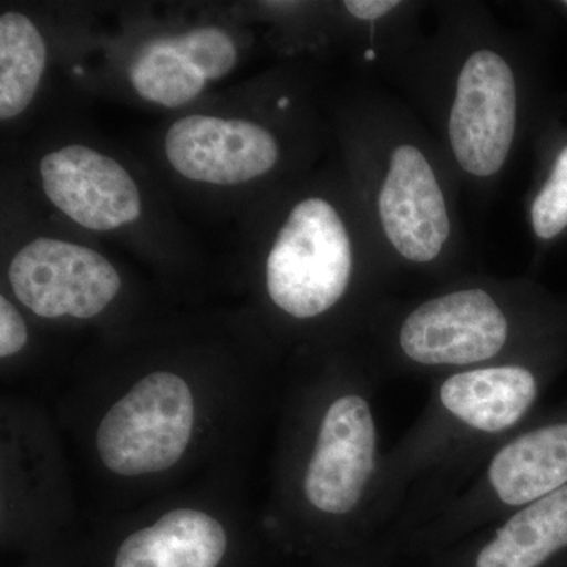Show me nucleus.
<instances>
[{
  "mask_svg": "<svg viewBox=\"0 0 567 567\" xmlns=\"http://www.w3.org/2000/svg\"><path fill=\"white\" fill-rule=\"evenodd\" d=\"M435 28L388 80L431 130L462 189L486 203L532 130L528 43L484 2H431Z\"/></svg>",
  "mask_w": 567,
  "mask_h": 567,
  "instance_id": "obj_1",
  "label": "nucleus"
},
{
  "mask_svg": "<svg viewBox=\"0 0 567 567\" xmlns=\"http://www.w3.org/2000/svg\"><path fill=\"white\" fill-rule=\"evenodd\" d=\"M350 182L394 282L466 274L458 182L431 130L393 91L358 92L342 115Z\"/></svg>",
  "mask_w": 567,
  "mask_h": 567,
  "instance_id": "obj_2",
  "label": "nucleus"
},
{
  "mask_svg": "<svg viewBox=\"0 0 567 567\" xmlns=\"http://www.w3.org/2000/svg\"><path fill=\"white\" fill-rule=\"evenodd\" d=\"M547 350L431 380L423 412L383 456L385 527L410 535L498 443L532 420L546 385Z\"/></svg>",
  "mask_w": 567,
  "mask_h": 567,
  "instance_id": "obj_3",
  "label": "nucleus"
},
{
  "mask_svg": "<svg viewBox=\"0 0 567 567\" xmlns=\"http://www.w3.org/2000/svg\"><path fill=\"white\" fill-rule=\"evenodd\" d=\"M554 323V306L528 279L464 274L421 295H388L360 333L375 379L432 380L546 349Z\"/></svg>",
  "mask_w": 567,
  "mask_h": 567,
  "instance_id": "obj_4",
  "label": "nucleus"
},
{
  "mask_svg": "<svg viewBox=\"0 0 567 567\" xmlns=\"http://www.w3.org/2000/svg\"><path fill=\"white\" fill-rule=\"evenodd\" d=\"M295 196L265 259L271 305L295 323L322 322L352 303L368 319L394 279L357 193L341 199L320 188Z\"/></svg>",
  "mask_w": 567,
  "mask_h": 567,
  "instance_id": "obj_5",
  "label": "nucleus"
},
{
  "mask_svg": "<svg viewBox=\"0 0 567 567\" xmlns=\"http://www.w3.org/2000/svg\"><path fill=\"white\" fill-rule=\"evenodd\" d=\"M372 374L363 363L320 395L297 473V494L308 511L334 524L380 522L383 456L372 401Z\"/></svg>",
  "mask_w": 567,
  "mask_h": 567,
  "instance_id": "obj_6",
  "label": "nucleus"
},
{
  "mask_svg": "<svg viewBox=\"0 0 567 567\" xmlns=\"http://www.w3.org/2000/svg\"><path fill=\"white\" fill-rule=\"evenodd\" d=\"M567 486V417L522 425L421 522L410 539L450 543Z\"/></svg>",
  "mask_w": 567,
  "mask_h": 567,
  "instance_id": "obj_7",
  "label": "nucleus"
},
{
  "mask_svg": "<svg viewBox=\"0 0 567 567\" xmlns=\"http://www.w3.org/2000/svg\"><path fill=\"white\" fill-rule=\"evenodd\" d=\"M194 399L173 372H152L107 410L96 429V451L115 475L162 473L192 442Z\"/></svg>",
  "mask_w": 567,
  "mask_h": 567,
  "instance_id": "obj_8",
  "label": "nucleus"
},
{
  "mask_svg": "<svg viewBox=\"0 0 567 567\" xmlns=\"http://www.w3.org/2000/svg\"><path fill=\"white\" fill-rule=\"evenodd\" d=\"M11 289L25 308L44 319H92L121 292L114 265L85 246L37 238L11 260Z\"/></svg>",
  "mask_w": 567,
  "mask_h": 567,
  "instance_id": "obj_9",
  "label": "nucleus"
},
{
  "mask_svg": "<svg viewBox=\"0 0 567 567\" xmlns=\"http://www.w3.org/2000/svg\"><path fill=\"white\" fill-rule=\"evenodd\" d=\"M164 148L178 174L212 185L257 181L284 162V144L271 130L212 115H186L175 122Z\"/></svg>",
  "mask_w": 567,
  "mask_h": 567,
  "instance_id": "obj_10",
  "label": "nucleus"
},
{
  "mask_svg": "<svg viewBox=\"0 0 567 567\" xmlns=\"http://www.w3.org/2000/svg\"><path fill=\"white\" fill-rule=\"evenodd\" d=\"M40 175L48 199L85 229L107 233L141 216V193L132 175L91 147L66 145L48 153Z\"/></svg>",
  "mask_w": 567,
  "mask_h": 567,
  "instance_id": "obj_11",
  "label": "nucleus"
},
{
  "mask_svg": "<svg viewBox=\"0 0 567 567\" xmlns=\"http://www.w3.org/2000/svg\"><path fill=\"white\" fill-rule=\"evenodd\" d=\"M480 533L484 535L468 554V567H546L567 550V486Z\"/></svg>",
  "mask_w": 567,
  "mask_h": 567,
  "instance_id": "obj_12",
  "label": "nucleus"
},
{
  "mask_svg": "<svg viewBox=\"0 0 567 567\" xmlns=\"http://www.w3.org/2000/svg\"><path fill=\"white\" fill-rule=\"evenodd\" d=\"M347 40L358 62L385 81L412 54L425 33L421 29L423 0H344L339 3Z\"/></svg>",
  "mask_w": 567,
  "mask_h": 567,
  "instance_id": "obj_13",
  "label": "nucleus"
},
{
  "mask_svg": "<svg viewBox=\"0 0 567 567\" xmlns=\"http://www.w3.org/2000/svg\"><path fill=\"white\" fill-rule=\"evenodd\" d=\"M226 529L199 509H174L123 540L114 567H216Z\"/></svg>",
  "mask_w": 567,
  "mask_h": 567,
  "instance_id": "obj_14",
  "label": "nucleus"
},
{
  "mask_svg": "<svg viewBox=\"0 0 567 567\" xmlns=\"http://www.w3.org/2000/svg\"><path fill=\"white\" fill-rule=\"evenodd\" d=\"M47 66L43 37L25 14L0 18V118L11 121L32 103Z\"/></svg>",
  "mask_w": 567,
  "mask_h": 567,
  "instance_id": "obj_15",
  "label": "nucleus"
},
{
  "mask_svg": "<svg viewBox=\"0 0 567 567\" xmlns=\"http://www.w3.org/2000/svg\"><path fill=\"white\" fill-rule=\"evenodd\" d=\"M130 80L142 99L164 107L192 102L207 82L167 40L153 43L142 52L130 70Z\"/></svg>",
  "mask_w": 567,
  "mask_h": 567,
  "instance_id": "obj_16",
  "label": "nucleus"
},
{
  "mask_svg": "<svg viewBox=\"0 0 567 567\" xmlns=\"http://www.w3.org/2000/svg\"><path fill=\"white\" fill-rule=\"evenodd\" d=\"M525 216L536 248L551 245L567 233V140L528 193Z\"/></svg>",
  "mask_w": 567,
  "mask_h": 567,
  "instance_id": "obj_17",
  "label": "nucleus"
},
{
  "mask_svg": "<svg viewBox=\"0 0 567 567\" xmlns=\"http://www.w3.org/2000/svg\"><path fill=\"white\" fill-rule=\"evenodd\" d=\"M167 41L207 81L221 80L237 63V48L221 29H194Z\"/></svg>",
  "mask_w": 567,
  "mask_h": 567,
  "instance_id": "obj_18",
  "label": "nucleus"
},
{
  "mask_svg": "<svg viewBox=\"0 0 567 567\" xmlns=\"http://www.w3.org/2000/svg\"><path fill=\"white\" fill-rule=\"evenodd\" d=\"M28 327L18 309L0 297V357H13L28 344Z\"/></svg>",
  "mask_w": 567,
  "mask_h": 567,
  "instance_id": "obj_19",
  "label": "nucleus"
},
{
  "mask_svg": "<svg viewBox=\"0 0 567 567\" xmlns=\"http://www.w3.org/2000/svg\"><path fill=\"white\" fill-rule=\"evenodd\" d=\"M559 6H561L563 9L567 10V0H565V2H559Z\"/></svg>",
  "mask_w": 567,
  "mask_h": 567,
  "instance_id": "obj_20",
  "label": "nucleus"
}]
</instances>
